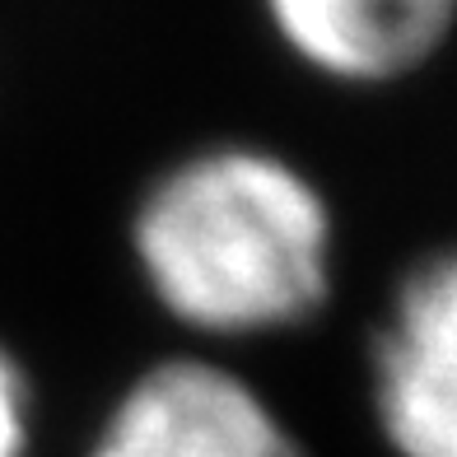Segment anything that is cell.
I'll use <instances>...</instances> for the list:
<instances>
[{"label":"cell","instance_id":"obj_1","mask_svg":"<svg viewBox=\"0 0 457 457\" xmlns=\"http://www.w3.org/2000/svg\"><path fill=\"white\" fill-rule=\"evenodd\" d=\"M154 295L205 331H266L327 295V205L289 163L215 150L163 178L136 220Z\"/></svg>","mask_w":457,"mask_h":457},{"label":"cell","instance_id":"obj_2","mask_svg":"<svg viewBox=\"0 0 457 457\" xmlns=\"http://www.w3.org/2000/svg\"><path fill=\"white\" fill-rule=\"evenodd\" d=\"M94 457H303L262 397L215 364H163L121 397Z\"/></svg>","mask_w":457,"mask_h":457},{"label":"cell","instance_id":"obj_3","mask_svg":"<svg viewBox=\"0 0 457 457\" xmlns=\"http://www.w3.org/2000/svg\"><path fill=\"white\" fill-rule=\"evenodd\" d=\"M373 369L392 448L402 457H457V253L406 280Z\"/></svg>","mask_w":457,"mask_h":457},{"label":"cell","instance_id":"obj_4","mask_svg":"<svg viewBox=\"0 0 457 457\" xmlns=\"http://www.w3.org/2000/svg\"><path fill=\"white\" fill-rule=\"evenodd\" d=\"M285 43L341 79H392L439 47L457 0H266Z\"/></svg>","mask_w":457,"mask_h":457},{"label":"cell","instance_id":"obj_5","mask_svg":"<svg viewBox=\"0 0 457 457\" xmlns=\"http://www.w3.org/2000/svg\"><path fill=\"white\" fill-rule=\"evenodd\" d=\"M29 439V392L10 355L0 350V457H24Z\"/></svg>","mask_w":457,"mask_h":457}]
</instances>
